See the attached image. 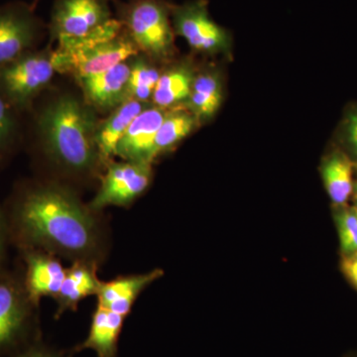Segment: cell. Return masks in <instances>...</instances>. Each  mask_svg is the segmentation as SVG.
<instances>
[{"instance_id": "30bf717a", "label": "cell", "mask_w": 357, "mask_h": 357, "mask_svg": "<svg viewBox=\"0 0 357 357\" xmlns=\"http://www.w3.org/2000/svg\"><path fill=\"white\" fill-rule=\"evenodd\" d=\"M31 305L24 286L0 278V354L16 347L27 335Z\"/></svg>"}, {"instance_id": "9a60e30c", "label": "cell", "mask_w": 357, "mask_h": 357, "mask_svg": "<svg viewBox=\"0 0 357 357\" xmlns=\"http://www.w3.org/2000/svg\"><path fill=\"white\" fill-rule=\"evenodd\" d=\"M152 103L128 100L122 103L105 121H100L96 132V145L100 162L109 161L131 122Z\"/></svg>"}, {"instance_id": "2e32d148", "label": "cell", "mask_w": 357, "mask_h": 357, "mask_svg": "<svg viewBox=\"0 0 357 357\" xmlns=\"http://www.w3.org/2000/svg\"><path fill=\"white\" fill-rule=\"evenodd\" d=\"M126 319V317L98 305L91 319L89 337L81 344L77 345L74 351L93 349L98 357H116L119 337Z\"/></svg>"}, {"instance_id": "9c48e42d", "label": "cell", "mask_w": 357, "mask_h": 357, "mask_svg": "<svg viewBox=\"0 0 357 357\" xmlns=\"http://www.w3.org/2000/svg\"><path fill=\"white\" fill-rule=\"evenodd\" d=\"M173 29L199 52L222 50L229 42V35L211 20L206 0H194L172 6Z\"/></svg>"}, {"instance_id": "5b68a950", "label": "cell", "mask_w": 357, "mask_h": 357, "mask_svg": "<svg viewBox=\"0 0 357 357\" xmlns=\"http://www.w3.org/2000/svg\"><path fill=\"white\" fill-rule=\"evenodd\" d=\"M57 73L54 51L33 50L0 68V96L17 112L31 107Z\"/></svg>"}, {"instance_id": "f546056e", "label": "cell", "mask_w": 357, "mask_h": 357, "mask_svg": "<svg viewBox=\"0 0 357 357\" xmlns=\"http://www.w3.org/2000/svg\"><path fill=\"white\" fill-rule=\"evenodd\" d=\"M356 213H357V211H356Z\"/></svg>"}, {"instance_id": "ba28073f", "label": "cell", "mask_w": 357, "mask_h": 357, "mask_svg": "<svg viewBox=\"0 0 357 357\" xmlns=\"http://www.w3.org/2000/svg\"><path fill=\"white\" fill-rule=\"evenodd\" d=\"M151 178L149 164L112 162L89 208L100 211L109 206H128L146 191Z\"/></svg>"}, {"instance_id": "d6986e66", "label": "cell", "mask_w": 357, "mask_h": 357, "mask_svg": "<svg viewBox=\"0 0 357 357\" xmlns=\"http://www.w3.org/2000/svg\"><path fill=\"white\" fill-rule=\"evenodd\" d=\"M198 117L185 107L167 110L155 138L153 159L185 139L198 126Z\"/></svg>"}, {"instance_id": "e0dca14e", "label": "cell", "mask_w": 357, "mask_h": 357, "mask_svg": "<svg viewBox=\"0 0 357 357\" xmlns=\"http://www.w3.org/2000/svg\"><path fill=\"white\" fill-rule=\"evenodd\" d=\"M93 263L77 260L66 271V277L57 296V318L66 311H76L79 303L91 295H96L100 285Z\"/></svg>"}, {"instance_id": "ac0fdd59", "label": "cell", "mask_w": 357, "mask_h": 357, "mask_svg": "<svg viewBox=\"0 0 357 357\" xmlns=\"http://www.w3.org/2000/svg\"><path fill=\"white\" fill-rule=\"evenodd\" d=\"M194 72L188 66H176L161 74L155 88L152 105L163 109L181 107L191 95Z\"/></svg>"}, {"instance_id": "f1b7e54d", "label": "cell", "mask_w": 357, "mask_h": 357, "mask_svg": "<svg viewBox=\"0 0 357 357\" xmlns=\"http://www.w3.org/2000/svg\"><path fill=\"white\" fill-rule=\"evenodd\" d=\"M354 194H356V198L357 199V183H356V185H354Z\"/></svg>"}, {"instance_id": "44dd1931", "label": "cell", "mask_w": 357, "mask_h": 357, "mask_svg": "<svg viewBox=\"0 0 357 357\" xmlns=\"http://www.w3.org/2000/svg\"><path fill=\"white\" fill-rule=\"evenodd\" d=\"M222 103V86L218 77L211 74H202L195 77L191 95L185 103L198 119H206L215 114Z\"/></svg>"}, {"instance_id": "83f0119b", "label": "cell", "mask_w": 357, "mask_h": 357, "mask_svg": "<svg viewBox=\"0 0 357 357\" xmlns=\"http://www.w3.org/2000/svg\"><path fill=\"white\" fill-rule=\"evenodd\" d=\"M3 251V227H2L1 217H0V258Z\"/></svg>"}, {"instance_id": "4fadbf2b", "label": "cell", "mask_w": 357, "mask_h": 357, "mask_svg": "<svg viewBox=\"0 0 357 357\" xmlns=\"http://www.w3.org/2000/svg\"><path fill=\"white\" fill-rule=\"evenodd\" d=\"M24 255V289L30 303L37 306L42 298H57L67 269L53 255L41 251L28 249Z\"/></svg>"}, {"instance_id": "7c38bea8", "label": "cell", "mask_w": 357, "mask_h": 357, "mask_svg": "<svg viewBox=\"0 0 357 357\" xmlns=\"http://www.w3.org/2000/svg\"><path fill=\"white\" fill-rule=\"evenodd\" d=\"M130 59L100 74L77 79L84 102L98 112H112L126 102Z\"/></svg>"}, {"instance_id": "8fae6325", "label": "cell", "mask_w": 357, "mask_h": 357, "mask_svg": "<svg viewBox=\"0 0 357 357\" xmlns=\"http://www.w3.org/2000/svg\"><path fill=\"white\" fill-rule=\"evenodd\" d=\"M167 109H160L151 105L132 122L119 140L115 149V156L123 161L149 164L153 159L155 138L162 121L165 117Z\"/></svg>"}, {"instance_id": "5bb4252c", "label": "cell", "mask_w": 357, "mask_h": 357, "mask_svg": "<svg viewBox=\"0 0 357 357\" xmlns=\"http://www.w3.org/2000/svg\"><path fill=\"white\" fill-rule=\"evenodd\" d=\"M162 274V270L155 269L145 274L119 277L112 281L100 282L96 293L98 305L126 318L141 292L159 279Z\"/></svg>"}, {"instance_id": "277c9868", "label": "cell", "mask_w": 357, "mask_h": 357, "mask_svg": "<svg viewBox=\"0 0 357 357\" xmlns=\"http://www.w3.org/2000/svg\"><path fill=\"white\" fill-rule=\"evenodd\" d=\"M116 20L139 52L163 60L174 52V32L170 16L172 6L165 0H115Z\"/></svg>"}, {"instance_id": "7402d4cb", "label": "cell", "mask_w": 357, "mask_h": 357, "mask_svg": "<svg viewBox=\"0 0 357 357\" xmlns=\"http://www.w3.org/2000/svg\"><path fill=\"white\" fill-rule=\"evenodd\" d=\"M160 72L153 65L150 64L145 58L135 56L130 59V74L128 86H126V102L137 100V102L152 103V98Z\"/></svg>"}, {"instance_id": "8992f818", "label": "cell", "mask_w": 357, "mask_h": 357, "mask_svg": "<svg viewBox=\"0 0 357 357\" xmlns=\"http://www.w3.org/2000/svg\"><path fill=\"white\" fill-rule=\"evenodd\" d=\"M114 20L109 0H56L49 29L58 44L76 42L102 31Z\"/></svg>"}, {"instance_id": "d4e9b609", "label": "cell", "mask_w": 357, "mask_h": 357, "mask_svg": "<svg viewBox=\"0 0 357 357\" xmlns=\"http://www.w3.org/2000/svg\"><path fill=\"white\" fill-rule=\"evenodd\" d=\"M347 137L349 145L357 156V110L352 112L347 119Z\"/></svg>"}, {"instance_id": "6da1fadb", "label": "cell", "mask_w": 357, "mask_h": 357, "mask_svg": "<svg viewBox=\"0 0 357 357\" xmlns=\"http://www.w3.org/2000/svg\"><path fill=\"white\" fill-rule=\"evenodd\" d=\"M91 211L64 188L38 185L18 199L14 225L24 243L84 260L95 252L98 241Z\"/></svg>"}, {"instance_id": "603a6c76", "label": "cell", "mask_w": 357, "mask_h": 357, "mask_svg": "<svg viewBox=\"0 0 357 357\" xmlns=\"http://www.w3.org/2000/svg\"><path fill=\"white\" fill-rule=\"evenodd\" d=\"M17 114L0 96V157L10 150L17 138L20 130Z\"/></svg>"}, {"instance_id": "484cf974", "label": "cell", "mask_w": 357, "mask_h": 357, "mask_svg": "<svg viewBox=\"0 0 357 357\" xmlns=\"http://www.w3.org/2000/svg\"><path fill=\"white\" fill-rule=\"evenodd\" d=\"M344 270L357 287V252L351 255L344 262Z\"/></svg>"}, {"instance_id": "52a82bcc", "label": "cell", "mask_w": 357, "mask_h": 357, "mask_svg": "<svg viewBox=\"0 0 357 357\" xmlns=\"http://www.w3.org/2000/svg\"><path fill=\"white\" fill-rule=\"evenodd\" d=\"M43 23L31 6L21 1L0 6V68L35 50Z\"/></svg>"}, {"instance_id": "3957f363", "label": "cell", "mask_w": 357, "mask_h": 357, "mask_svg": "<svg viewBox=\"0 0 357 357\" xmlns=\"http://www.w3.org/2000/svg\"><path fill=\"white\" fill-rule=\"evenodd\" d=\"M138 54L137 47L115 18L93 36L59 44L54 63L57 72L72 75L77 81L112 69Z\"/></svg>"}, {"instance_id": "7a4b0ae2", "label": "cell", "mask_w": 357, "mask_h": 357, "mask_svg": "<svg viewBox=\"0 0 357 357\" xmlns=\"http://www.w3.org/2000/svg\"><path fill=\"white\" fill-rule=\"evenodd\" d=\"M96 110L76 96H59L37 117L45 152L70 172L89 173L100 162L96 145Z\"/></svg>"}, {"instance_id": "ffe728a7", "label": "cell", "mask_w": 357, "mask_h": 357, "mask_svg": "<svg viewBox=\"0 0 357 357\" xmlns=\"http://www.w3.org/2000/svg\"><path fill=\"white\" fill-rule=\"evenodd\" d=\"M321 175L333 204H344L354 191L351 160L342 153L333 154L324 163Z\"/></svg>"}, {"instance_id": "4316f807", "label": "cell", "mask_w": 357, "mask_h": 357, "mask_svg": "<svg viewBox=\"0 0 357 357\" xmlns=\"http://www.w3.org/2000/svg\"><path fill=\"white\" fill-rule=\"evenodd\" d=\"M15 357H62L44 347H34Z\"/></svg>"}, {"instance_id": "cb8c5ba5", "label": "cell", "mask_w": 357, "mask_h": 357, "mask_svg": "<svg viewBox=\"0 0 357 357\" xmlns=\"http://www.w3.org/2000/svg\"><path fill=\"white\" fill-rule=\"evenodd\" d=\"M340 245L345 255L357 252V213L354 208L340 211L337 217Z\"/></svg>"}]
</instances>
